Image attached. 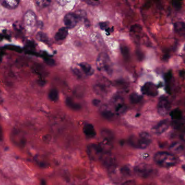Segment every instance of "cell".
Listing matches in <instances>:
<instances>
[{
	"label": "cell",
	"mask_w": 185,
	"mask_h": 185,
	"mask_svg": "<svg viewBox=\"0 0 185 185\" xmlns=\"http://www.w3.org/2000/svg\"><path fill=\"white\" fill-rule=\"evenodd\" d=\"M156 163L162 167L169 168L176 165V157L171 153L166 152H159L154 156Z\"/></svg>",
	"instance_id": "obj_1"
},
{
	"label": "cell",
	"mask_w": 185,
	"mask_h": 185,
	"mask_svg": "<svg viewBox=\"0 0 185 185\" xmlns=\"http://www.w3.org/2000/svg\"><path fill=\"white\" fill-rule=\"evenodd\" d=\"M97 70L106 74H112V64L108 56L105 53H100L96 61Z\"/></svg>",
	"instance_id": "obj_2"
},
{
	"label": "cell",
	"mask_w": 185,
	"mask_h": 185,
	"mask_svg": "<svg viewBox=\"0 0 185 185\" xmlns=\"http://www.w3.org/2000/svg\"><path fill=\"white\" fill-rule=\"evenodd\" d=\"M87 151L89 156L94 160L101 159L105 154L100 144H93L88 146Z\"/></svg>",
	"instance_id": "obj_3"
},
{
	"label": "cell",
	"mask_w": 185,
	"mask_h": 185,
	"mask_svg": "<svg viewBox=\"0 0 185 185\" xmlns=\"http://www.w3.org/2000/svg\"><path fill=\"white\" fill-rule=\"evenodd\" d=\"M170 108V104L167 97L162 96L160 98L158 104V111L161 116L167 115Z\"/></svg>",
	"instance_id": "obj_4"
},
{
	"label": "cell",
	"mask_w": 185,
	"mask_h": 185,
	"mask_svg": "<svg viewBox=\"0 0 185 185\" xmlns=\"http://www.w3.org/2000/svg\"><path fill=\"white\" fill-rule=\"evenodd\" d=\"M152 142L151 136L148 132H142L138 138V148L145 149L150 146Z\"/></svg>",
	"instance_id": "obj_5"
},
{
	"label": "cell",
	"mask_w": 185,
	"mask_h": 185,
	"mask_svg": "<svg viewBox=\"0 0 185 185\" xmlns=\"http://www.w3.org/2000/svg\"><path fill=\"white\" fill-rule=\"evenodd\" d=\"M135 173L139 176L142 178H147L150 176L152 172L153 169L149 165L146 164H140L135 167Z\"/></svg>",
	"instance_id": "obj_6"
},
{
	"label": "cell",
	"mask_w": 185,
	"mask_h": 185,
	"mask_svg": "<svg viewBox=\"0 0 185 185\" xmlns=\"http://www.w3.org/2000/svg\"><path fill=\"white\" fill-rule=\"evenodd\" d=\"M141 92L144 95L155 97L158 94V88L153 82H147L141 88Z\"/></svg>",
	"instance_id": "obj_7"
},
{
	"label": "cell",
	"mask_w": 185,
	"mask_h": 185,
	"mask_svg": "<svg viewBox=\"0 0 185 185\" xmlns=\"http://www.w3.org/2000/svg\"><path fill=\"white\" fill-rule=\"evenodd\" d=\"M79 19L75 13H68L65 15L63 19L66 27L67 28H73L77 26L79 21Z\"/></svg>",
	"instance_id": "obj_8"
},
{
	"label": "cell",
	"mask_w": 185,
	"mask_h": 185,
	"mask_svg": "<svg viewBox=\"0 0 185 185\" xmlns=\"http://www.w3.org/2000/svg\"><path fill=\"white\" fill-rule=\"evenodd\" d=\"M101 160H102L103 163L106 167L108 168L109 170H113L115 167V159L109 154V153H105L103 155Z\"/></svg>",
	"instance_id": "obj_9"
},
{
	"label": "cell",
	"mask_w": 185,
	"mask_h": 185,
	"mask_svg": "<svg viewBox=\"0 0 185 185\" xmlns=\"http://www.w3.org/2000/svg\"><path fill=\"white\" fill-rule=\"evenodd\" d=\"M169 122L167 120H161L159 123L157 124L156 126H154L153 130L156 134H161L164 132L169 127Z\"/></svg>",
	"instance_id": "obj_10"
},
{
	"label": "cell",
	"mask_w": 185,
	"mask_h": 185,
	"mask_svg": "<svg viewBox=\"0 0 185 185\" xmlns=\"http://www.w3.org/2000/svg\"><path fill=\"white\" fill-rule=\"evenodd\" d=\"M20 2L17 0H2L0 3L7 9H14L18 7Z\"/></svg>",
	"instance_id": "obj_11"
},
{
	"label": "cell",
	"mask_w": 185,
	"mask_h": 185,
	"mask_svg": "<svg viewBox=\"0 0 185 185\" xmlns=\"http://www.w3.org/2000/svg\"><path fill=\"white\" fill-rule=\"evenodd\" d=\"M83 131L86 136L89 138H93L96 135L94 126L91 124H87L83 127Z\"/></svg>",
	"instance_id": "obj_12"
},
{
	"label": "cell",
	"mask_w": 185,
	"mask_h": 185,
	"mask_svg": "<svg viewBox=\"0 0 185 185\" xmlns=\"http://www.w3.org/2000/svg\"><path fill=\"white\" fill-rule=\"evenodd\" d=\"M68 34V30L66 27H62L59 29L57 32L56 33L55 35V39L56 41H61L64 40L67 36Z\"/></svg>",
	"instance_id": "obj_13"
},
{
	"label": "cell",
	"mask_w": 185,
	"mask_h": 185,
	"mask_svg": "<svg viewBox=\"0 0 185 185\" xmlns=\"http://www.w3.org/2000/svg\"><path fill=\"white\" fill-rule=\"evenodd\" d=\"M80 66L85 74L88 76H91L94 74V71L93 68L88 63L81 62L80 64Z\"/></svg>",
	"instance_id": "obj_14"
},
{
	"label": "cell",
	"mask_w": 185,
	"mask_h": 185,
	"mask_svg": "<svg viewBox=\"0 0 185 185\" xmlns=\"http://www.w3.org/2000/svg\"><path fill=\"white\" fill-rule=\"evenodd\" d=\"M101 135L104 138V140L111 142L114 139V136L113 135L112 132L108 130H103L101 132Z\"/></svg>",
	"instance_id": "obj_15"
},
{
	"label": "cell",
	"mask_w": 185,
	"mask_h": 185,
	"mask_svg": "<svg viewBox=\"0 0 185 185\" xmlns=\"http://www.w3.org/2000/svg\"><path fill=\"white\" fill-rule=\"evenodd\" d=\"M48 98L51 101L56 102L59 98V92L56 88H52L48 94Z\"/></svg>",
	"instance_id": "obj_16"
},
{
	"label": "cell",
	"mask_w": 185,
	"mask_h": 185,
	"mask_svg": "<svg viewBox=\"0 0 185 185\" xmlns=\"http://www.w3.org/2000/svg\"><path fill=\"white\" fill-rule=\"evenodd\" d=\"M66 105L69 108H70L71 109L75 110H79L81 108L80 105H79V104L74 103L73 101L71 99V98H67L66 99Z\"/></svg>",
	"instance_id": "obj_17"
},
{
	"label": "cell",
	"mask_w": 185,
	"mask_h": 185,
	"mask_svg": "<svg viewBox=\"0 0 185 185\" xmlns=\"http://www.w3.org/2000/svg\"><path fill=\"white\" fill-rule=\"evenodd\" d=\"M170 116L173 120H180L182 117V112L179 109H174L170 112Z\"/></svg>",
	"instance_id": "obj_18"
},
{
	"label": "cell",
	"mask_w": 185,
	"mask_h": 185,
	"mask_svg": "<svg viewBox=\"0 0 185 185\" xmlns=\"http://www.w3.org/2000/svg\"><path fill=\"white\" fill-rule=\"evenodd\" d=\"M174 28L176 32L180 34H185V24L184 22H176L174 24Z\"/></svg>",
	"instance_id": "obj_19"
},
{
	"label": "cell",
	"mask_w": 185,
	"mask_h": 185,
	"mask_svg": "<svg viewBox=\"0 0 185 185\" xmlns=\"http://www.w3.org/2000/svg\"><path fill=\"white\" fill-rule=\"evenodd\" d=\"M142 98V97L141 96L136 93H133L130 95V97H129L130 101L133 104L139 103L141 101Z\"/></svg>",
	"instance_id": "obj_20"
},
{
	"label": "cell",
	"mask_w": 185,
	"mask_h": 185,
	"mask_svg": "<svg viewBox=\"0 0 185 185\" xmlns=\"http://www.w3.org/2000/svg\"><path fill=\"white\" fill-rule=\"evenodd\" d=\"M170 150L174 152H179L183 149V146L182 144L180 143L179 142H175L173 144H171L170 146Z\"/></svg>",
	"instance_id": "obj_21"
},
{
	"label": "cell",
	"mask_w": 185,
	"mask_h": 185,
	"mask_svg": "<svg viewBox=\"0 0 185 185\" xmlns=\"http://www.w3.org/2000/svg\"><path fill=\"white\" fill-rule=\"evenodd\" d=\"M50 1H36V5L38 6L40 8H44L47 7V6H49L50 4Z\"/></svg>",
	"instance_id": "obj_22"
},
{
	"label": "cell",
	"mask_w": 185,
	"mask_h": 185,
	"mask_svg": "<svg viewBox=\"0 0 185 185\" xmlns=\"http://www.w3.org/2000/svg\"><path fill=\"white\" fill-rule=\"evenodd\" d=\"M126 110V106H123L121 104H119L118 105L116 109V111L117 112L118 114H122Z\"/></svg>",
	"instance_id": "obj_23"
},
{
	"label": "cell",
	"mask_w": 185,
	"mask_h": 185,
	"mask_svg": "<svg viewBox=\"0 0 185 185\" xmlns=\"http://www.w3.org/2000/svg\"><path fill=\"white\" fill-rule=\"evenodd\" d=\"M102 115L104 117L106 118L107 119H111L113 116V114L112 112L108 111V110H105V111H103Z\"/></svg>",
	"instance_id": "obj_24"
},
{
	"label": "cell",
	"mask_w": 185,
	"mask_h": 185,
	"mask_svg": "<svg viewBox=\"0 0 185 185\" xmlns=\"http://www.w3.org/2000/svg\"><path fill=\"white\" fill-rule=\"evenodd\" d=\"M37 37H38V40H41L42 41L45 42V41H47V40H48V38H47V36L43 33H38V35H37Z\"/></svg>",
	"instance_id": "obj_25"
},
{
	"label": "cell",
	"mask_w": 185,
	"mask_h": 185,
	"mask_svg": "<svg viewBox=\"0 0 185 185\" xmlns=\"http://www.w3.org/2000/svg\"><path fill=\"white\" fill-rule=\"evenodd\" d=\"M172 4H173L174 8L177 9V10H179L182 7V3H181V2H180V1H174L172 2Z\"/></svg>",
	"instance_id": "obj_26"
},
{
	"label": "cell",
	"mask_w": 185,
	"mask_h": 185,
	"mask_svg": "<svg viewBox=\"0 0 185 185\" xmlns=\"http://www.w3.org/2000/svg\"><path fill=\"white\" fill-rule=\"evenodd\" d=\"M164 78H165V80H166V82L167 84L170 82V80L172 79V71H168L167 73L165 74Z\"/></svg>",
	"instance_id": "obj_27"
},
{
	"label": "cell",
	"mask_w": 185,
	"mask_h": 185,
	"mask_svg": "<svg viewBox=\"0 0 185 185\" xmlns=\"http://www.w3.org/2000/svg\"><path fill=\"white\" fill-rule=\"evenodd\" d=\"M121 52L122 54L125 57H128L129 56V51L128 48L125 46H123L121 47Z\"/></svg>",
	"instance_id": "obj_28"
},
{
	"label": "cell",
	"mask_w": 185,
	"mask_h": 185,
	"mask_svg": "<svg viewBox=\"0 0 185 185\" xmlns=\"http://www.w3.org/2000/svg\"><path fill=\"white\" fill-rule=\"evenodd\" d=\"M85 3H88L89 5L91 6H97L99 3V1H86Z\"/></svg>",
	"instance_id": "obj_29"
},
{
	"label": "cell",
	"mask_w": 185,
	"mask_h": 185,
	"mask_svg": "<svg viewBox=\"0 0 185 185\" xmlns=\"http://www.w3.org/2000/svg\"><path fill=\"white\" fill-rule=\"evenodd\" d=\"M45 62H46V63L48 64V65H54V60L50 59V58H46L45 59Z\"/></svg>",
	"instance_id": "obj_30"
},
{
	"label": "cell",
	"mask_w": 185,
	"mask_h": 185,
	"mask_svg": "<svg viewBox=\"0 0 185 185\" xmlns=\"http://www.w3.org/2000/svg\"><path fill=\"white\" fill-rule=\"evenodd\" d=\"M100 28L103 30H107V24L106 22H100L99 24Z\"/></svg>",
	"instance_id": "obj_31"
},
{
	"label": "cell",
	"mask_w": 185,
	"mask_h": 185,
	"mask_svg": "<svg viewBox=\"0 0 185 185\" xmlns=\"http://www.w3.org/2000/svg\"><path fill=\"white\" fill-rule=\"evenodd\" d=\"M122 185H136L135 182L132 180H129L126 182H124Z\"/></svg>",
	"instance_id": "obj_32"
},
{
	"label": "cell",
	"mask_w": 185,
	"mask_h": 185,
	"mask_svg": "<svg viewBox=\"0 0 185 185\" xmlns=\"http://www.w3.org/2000/svg\"><path fill=\"white\" fill-rule=\"evenodd\" d=\"M3 130L2 127L0 126V142L3 140Z\"/></svg>",
	"instance_id": "obj_33"
},
{
	"label": "cell",
	"mask_w": 185,
	"mask_h": 185,
	"mask_svg": "<svg viewBox=\"0 0 185 185\" xmlns=\"http://www.w3.org/2000/svg\"><path fill=\"white\" fill-rule=\"evenodd\" d=\"M93 103L94 104V106H98L100 105V100H94L93 101Z\"/></svg>",
	"instance_id": "obj_34"
},
{
	"label": "cell",
	"mask_w": 185,
	"mask_h": 185,
	"mask_svg": "<svg viewBox=\"0 0 185 185\" xmlns=\"http://www.w3.org/2000/svg\"><path fill=\"white\" fill-rule=\"evenodd\" d=\"M180 75L181 76L184 77L185 76V70H182L181 72H180Z\"/></svg>",
	"instance_id": "obj_35"
},
{
	"label": "cell",
	"mask_w": 185,
	"mask_h": 185,
	"mask_svg": "<svg viewBox=\"0 0 185 185\" xmlns=\"http://www.w3.org/2000/svg\"><path fill=\"white\" fill-rule=\"evenodd\" d=\"M180 138L183 141H185V134H182V135H181L180 136Z\"/></svg>",
	"instance_id": "obj_36"
},
{
	"label": "cell",
	"mask_w": 185,
	"mask_h": 185,
	"mask_svg": "<svg viewBox=\"0 0 185 185\" xmlns=\"http://www.w3.org/2000/svg\"><path fill=\"white\" fill-rule=\"evenodd\" d=\"M182 169L183 170L185 171V165H182Z\"/></svg>",
	"instance_id": "obj_37"
}]
</instances>
